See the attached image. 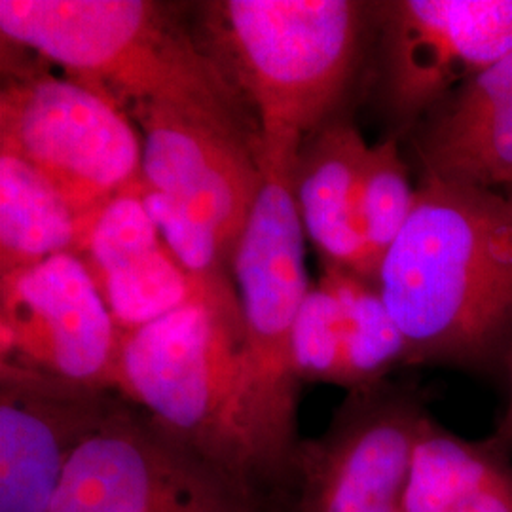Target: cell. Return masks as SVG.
I'll return each instance as SVG.
<instances>
[{"instance_id": "21", "label": "cell", "mask_w": 512, "mask_h": 512, "mask_svg": "<svg viewBox=\"0 0 512 512\" xmlns=\"http://www.w3.org/2000/svg\"><path fill=\"white\" fill-rule=\"evenodd\" d=\"M139 194L167 249L188 274L202 281L232 277V258L209 224L183 203L145 183L139 186Z\"/></svg>"}, {"instance_id": "7", "label": "cell", "mask_w": 512, "mask_h": 512, "mask_svg": "<svg viewBox=\"0 0 512 512\" xmlns=\"http://www.w3.org/2000/svg\"><path fill=\"white\" fill-rule=\"evenodd\" d=\"M52 512H279L238 473L118 397L69 461Z\"/></svg>"}, {"instance_id": "20", "label": "cell", "mask_w": 512, "mask_h": 512, "mask_svg": "<svg viewBox=\"0 0 512 512\" xmlns=\"http://www.w3.org/2000/svg\"><path fill=\"white\" fill-rule=\"evenodd\" d=\"M294 370L300 382L349 389L348 340L342 306L321 279L306 294L293 334Z\"/></svg>"}, {"instance_id": "16", "label": "cell", "mask_w": 512, "mask_h": 512, "mask_svg": "<svg viewBox=\"0 0 512 512\" xmlns=\"http://www.w3.org/2000/svg\"><path fill=\"white\" fill-rule=\"evenodd\" d=\"M78 222L59 190L16 156L0 154V275L78 249Z\"/></svg>"}, {"instance_id": "19", "label": "cell", "mask_w": 512, "mask_h": 512, "mask_svg": "<svg viewBox=\"0 0 512 512\" xmlns=\"http://www.w3.org/2000/svg\"><path fill=\"white\" fill-rule=\"evenodd\" d=\"M418 188L410 184L397 137L370 147L363 177V230L370 258L380 274L382 260L403 232L416 205Z\"/></svg>"}, {"instance_id": "24", "label": "cell", "mask_w": 512, "mask_h": 512, "mask_svg": "<svg viewBox=\"0 0 512 512\" xmlns=\"http://www.w3.org/2000/svg\"><path fill=\"white\" fill-rule=\"evenodd\" d=\"M503 192H505V196H507V198H509V200H512V183L507 184V186H505V188H503Z\"/></svg>"}, {"instance_id": "1", "label": "cell", "mask_w": 512, "mask_h": 512, "mask_svg": "<svg viewBox=\"0 0 512 512\" xmlns=\"http://www.w3.org/2000/svg\"><path fill=\"white\" fill-rule=\"evenodd\" d=\"M378 289L408 366L501 374L512 348V200L494 188L421 179Z\"/></svg>"}, {"instance_id": "23", "label": "cell", "mask_w": 512, "mask_h": 512, "mask_svg": "<svg viewBox=\"0 0 512 512\" xmlns=\"http://www.w3.org/2000/svg\"><path fill=\"white\" fill-rule=\"evenodd\" d=\"M501 374H505V380H507V404H505L501 420L495 427L494 435L503 440L512 450V348L509 349V353L505 357Z\"/></svg>"}, {"instance_id": "22", "label": "cell", "mask_w": 512, "mask_h": 512, "mask_svg": "<svg viewBox=\"0 0 512 512\" xmlns=\"http://www.w3.org/2000/svg\"><path fill=\"white\" fill-rule=\"evenodd\" d=\"M448 512H512V473L469 495Z\"/></svg>"}, {"instance_id": "14", "label": "cell", "mask_w": 512, "mask_h": 512, "mask_svg": "<svg viewBox=\"0 0 512 512\" xmlns=\"http://www.w3.org/2000/svg\"><path fill=\"white\" fill-rule=\"evenodd\" d=\"M370 147L344 114L308 135L293 173L304 234L325 268H342L378 285L363 230V177Z\"/></svg>"}, {"instance_id": "13", "label": "cell", "mask_w": 512, "mask_h": 512, "mask_svg": "<svg viewBox=\"0 0 512 512\" xmlns=\"http://www.w3.org/2000/svg\"><path fill=\"white\" fill-rule=\"evenodd\" d=\"M421 179L512 183V50L431 110L408 135Z\"/></svg>"}, {"instance_id": "6", "label": "cell", "mask_w": 512, "mask_h": 512, "mask_svg": "<svg viewBox=\"0 0 512 512\" xmlns=\"http://www.w3.org/2000/svg\"><path fill=\"white\" fill-rule=\"evenodd\" d=\"M0 154L16 156L54 184L73 209L78 243L107 203L143 183V141L126 110L71 76L8 57Z\"/></svg>"}, {"instance_id": "17", "label": "cell", "mask_w": 512, "mask_h": 512, "mask_svg": "<svg viewBox=\"0 0 512 512\" xmlns=\"http://www.w3.org/2000/svg\"><path fill=\"white\" fill-rule=\"evenodd\" d=\"M92 277L124 334L181 308L200 287V279L184 270L164 241L124 256Z\"/></svg>"}, {"instance_id": "11", "label": "cell", "mask_w": 512, "mask_h": 512, "mask_svg": "<svg viewBox=\"0 0 512 512\" xmlns=\"http://www.w3.org/2000/svg\"><path fill=\"white\" fill-rule=\"evenodd\" d=\"M128 116L141 131L143 183L209 224L234 258L264 181L262 147L177 110L141 107Z\"/></svg>"}, {"instance_id": "10", "label": "cell", "mask_w": 512, "mask_h": 512, "mask_svg": "<svg viewBox=\"0 0 512 512\" xmlns=\"http://www.w3.org/2000/svg\"><path fill=\"white\" fill-rule=\"evenodd\" d=\"M124 332L74 253L0 275V363L114 391Z\"/></svg>"}, {"instance_id": "12", "label": "cell", "mask_w": 512, "mask_h": 512, "mask_svg": "<svg viewBox=\"0 0 512 512\" xmlns=\"http://www.w3.org/2000/svg\"><path fill=\"white\" fill-rule=\"evenodd\" d=\"M116 399L0 363V512H52L76 448Z\"/></svg>"}, {"instance_id": "3", "label": "cell", "mask_w": 512, "mask_h": 512, "mask_svg": "<svg viewBox=\"0 0 512 512\" xmlns=\"http://www.w3.org/2000/svg\"><path fill=\"white\" fill-rule=\"evenodd\" d=\"M194 35L255 116L262 158L298 154L342 114L365 65L372 2L215 0Z\"/></svg>"}, {"instance_id": "9", "label": "cell", "mask_w": 512, "mask_h": 512, "mask_svg": "<svg viewBox=\"0 0 512 512\" xmlns=\"http://www.w3.org/2000/svg\"><path fill=\"white\" fill-rule=\"evenodd\" d=\"M403 384L351 391L319 439L302 440L289 512H401L427 416Z\"/></svg>"}, {"instance_id": "8", "label": "cell", "mask_w": 512, "mask_h": 512, "mask_svg": "<svg viewBox=\"0 0 512 512\" xmlns=\"http://www.w3.org/2000/svg\"><path fill=\"white\" fill-rule=\"evenodd\" d=\"M372 99L406 137L459 86L512 50V0L372 2Z\"/></svg>"}, {"instance_id": "4", "label": "cell", "mask_w": 512, "mask_h": 512, "mask_svg": "<svg viewBox=\"0 0 512 512\" xmlns=\"http://www.w3.org/2000/svg\"><path fill=\"white\" fill-rule=\"evenodd\" d=\"M296 156L262 158V188L232 258L245 323L247 439L256 486L281 512L291 509L302 444L294 325L311 289L304 262L306 234L294 202Z\"/></svg>"}, {"instance_id": "18", "label": "cell", "mask_w": 512, "mask_h": 512, "mask_svg": "<svg viewBox=\"0 0 512 512\" xmlns=\"http://www.w3.org/2000/svg\"><path fill=\"white\" fill-rule=\"evenodd\" d=\"M321 279L336 294L344 313L348 393L389 382L397 368L408 366V353L378 285L342 268H325Z\"/></svg>"}, {"instance_id": "5", "label": "cell", "mask_w": 512, "mask_h": 512, "mask_svg": "<svg viewBox=\"0 0 512 512\" xmlns=\"http://www.w3.org/2000/svg\"><path fill=\"white\" fill-rule=\"evenodd\" d=\"M112 389L258 490L247 439L245 323L234 277L200 279L184 306L126 332Z\"/></svg>"}, {"instance_id": "2", "label": "cell", "mask_w": 512, "mask_h": 512, "mask_svg": "<svg viewBox=\"0 0 512 512\" xmlns=\"http://www.w3.org/2000/svg\"><path fill=\"white\" fill-rule=\"evenodd\" d=\"M179 12L150 0H0V33L126 114L177 110L262 147L253 112Z\"/></svg>"}, {"instance_id": "15", "label": "cell", "mask_w": 512, "mask_h": 512, "mask_svg": "<svg viewBox=\"0 0 512 512\" xmlns=\"http://www.w3.org/2000/svg\"><path fill=\"white\" fill-rule=\"evenodd\" d=\"M512 473V450L495 435L463 439L431 414L421 421L401 512H448Z\"/></svg>"}]
</instances>
